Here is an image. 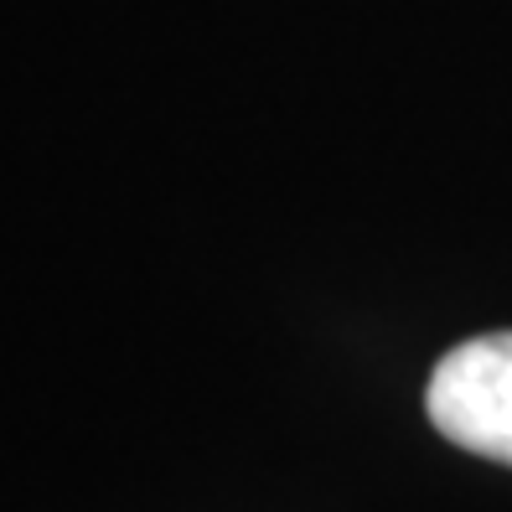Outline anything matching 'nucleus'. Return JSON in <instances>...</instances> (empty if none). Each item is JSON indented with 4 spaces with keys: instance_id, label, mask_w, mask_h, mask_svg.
<instances>
[{
    "instance_id": "1",
    "label": "nucleus",
    "mask_w": 512,
    "mask_h": 512,
    "mask_svg": "<svg viewBox=\"0 0 512 512\" xmlns=\"http://www.w3.org/2000/svg\"><path fill=\"white\" fill-rule=\"evenodd\" d=\"M425 409L445 440L512 466V331H487L445 352Z\"/></svg>"
}]
</instances>
